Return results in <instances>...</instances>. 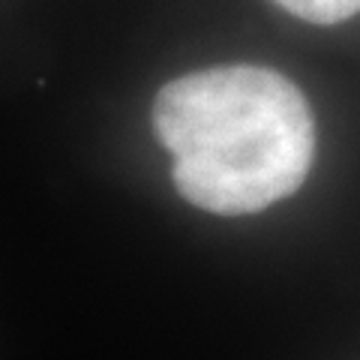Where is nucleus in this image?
Listing matches in <instances>:
<instances>
[{
	"mask_svg": "<svg viewBox=\"0 0 360 360\" xmlns=\"http://www.w3.org/2000/svg\"><path fill=\"white\" fill-rule=\"evenodd\" d=\"M153 127L174 156V186L219 217L258 213L307 180L315 123L303 94L262 66H219L168 82Z\"/></svg>",
	"mask_w": 360,
	"mask_h": 360,
	"instance_id": "obj_1",
	"label": "nucleus"
},
{
	"mask_svg": "<svg viewBox=\"0 0 360 360\" xmlns=\"http://www.w3.org/2000/svg\"><path fill=\"white\" fill-rule=\"evenodd\" d=\"M276 4L312 25H336L360 13V0H276Z\"/></svg>",
	"mask_w": 360,
	"mask_h": 360,
	"instance_id": "obj_2",
	"label": "nucleus"
}]
</instances>
